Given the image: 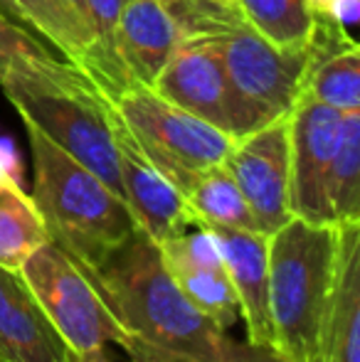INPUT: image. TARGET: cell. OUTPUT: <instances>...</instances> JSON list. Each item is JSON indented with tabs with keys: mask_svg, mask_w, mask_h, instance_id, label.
<instances>
[{
	"mask_svg": "<svg viewBox=\"0 0 360 362\" xmlns=\"http://www.w3.org/2000/svg\"><path fill=\"white\" fill-rule=\"evenodd\" d=\"M338 249V224L291 217L269 237L274 345L289 362H316Z\"/></svg>",
	"mask_w": 360,
	"mask_h": 362,
	"instance_id": "cell-4",
	"label": "cell"
},
{
	"mask_svg": "<svg viewBox=\"0 0 360 362\" xmlns=\"http://www.w3.org/2000/svg\"><path fill=\"white\" fill-rule=\"evenodd\" d=\"M338 126H341V111L306 96H301L289 114V158H291L289 205L294 217L313 224H333L326 182Z\"/></svg>",
	"mask_w": 360,
	"mask_h": 362,
	"instance_id": "cell-10",
	"label": "cell"
},
{
	"mask_svg": "<svg viewBox=\"0 0 360 362\" xmlns=\"http://www.w3.org/2000/svg\"><path fill=\"white\" fill-rule=\"evenodd\" d=\"M0 86L25 124L89 168L124 200L109 101L82 69L72 62L20 64L0 76Z\"/></svg>",
	"mask_w": 360,
	"mask_h": 362,
	"instance_id": "cell-3",
	"label": "cell"
},
{
	"mask_svg": "<svg viewBox=\"0 0 360 362\" xmlns=\"http://www.w3.org/2000/svg\"><path fill=\"white\" fill-rule=\"evenodd\" d=\"M119 345L124 348V353L129 355L131 362H205L200 358H192V355L178 353V350H168V348L144 343V340L131 338V335H126Z\"/></svg>",
	"mask_w": 360,
	"mask_h": 362,
	"instance_id": "cell-24",
	"label": "cell"
},
{
	"mask_svg": "<svg viewBox=\"0 0 360 362\" xmlns=\"http://www.w3.org/2000/svg\"><path fill=\"white\" fill-rule=\"evenodd\" d=\"M326 195L333 224L360 222V111L341 114Z\"/></svg>",
	"mask_w": 360,
	"mask_h": 362,
	"instance_id": "cell-20",
	"label": "cell"
},
{
	"mask_svg": "<svg viewBox=\"0 0 360 362\" xmlns=\"http://www.w3.org/2000/svg\"><path fill=\"white\" fill-rule=\"evenodd\" d=\"M313 15L341 28H353L360 20V0H311Z\"/></svg>",
	"mask_w": 360,
	"mask_h": 362,
	"instance_id": "cell-25",
	"label": "cell"
},
{
	"mask_svg": "<svg viewBox=\"0 0 360 362\" xmlns=\"http://www.w3.org/2000/svg\"><path fill=\"white\" fill-rule=\"evenodd\" d=\"M109 121L111 134H114L121 185H124V200L134 215L136 227L149 234L156 244L178 237L187 227H192V217L182 195L146 156V151L139 146L136 136L129 131V126L124 124L111 101Z\"/></svg>",
	"mask_w": 360,
	"mask_h": 362,
	"instance_id": "cell-11",
	"label": "cell"
},
{
	"mask_svg": "<svg viewBox=\"0 0 360 362\" xmlns=\"http://www.w3.org/2000/svg\"><path fill=\"white\" fill-rule=\"evenodd\" d=\"M67 59L52 54L33 33L10 23L0 13V76L20 64H57Z\"/></svg>",
	"mask_w": 360,
	"mask_h": 362,
	"instance_id": "cell-23",
	"label": "cell"
},
{
	"mask_svg": "<svg viewBox=\"0 0 360 362\" xmlns=\"http://www.w3.org/2000/svg\"><path fill=\"white\" fill-rule=\"evenodd\" d=\"M222 165L237 182L262 234L272 237L294 217L289 205V185H291L289 114L279 116L242 139H235Z\"/></svg>",
	"mask_w": 360,
	"mask_h": 362,
	"instance_id": "cell-9",
	"label": "cell"
},
{
	"mask_svg": "<svg viewBox=\"0 0 360 362\" xmlns=\"http://www.w3.org/2000/svg\"><path fill=\"white\" fill-rule=\"evenodd\" d=\"M158 249L166 269L197 310L225 330L240 318L235 288L210 229L192 224L178 237L158 244Z\"/></svg>",
	"mask_w": 360,
	"mask_h": 362,
	"instance_id": "cell-12",
	"label": "cell"
},
{
	"mask_svg": "<svg viewBox=\"0 0 360 362\" xmlns=\"http://www.w3.org/2000/svg\"><path fill=\"white\" fill-rule=\"evenodd\" d=\"M242 20L279 47L306 45L316 25L311 0H237Z\"/></svg>",
	"mask_w": 360,
	"mask_h": 362,
	"instance_id": "cell-21",
	"label": "cell"
},
{
	"mask_svg": "<svg viewBox=\"0 0 360 362\" xmlns=\"http://www.w3.org/2000/svg\"><path fill=\"white\" fill-rule=\"evenodd\" d=\"M225 362H289L279 353L277 345H267V343H230L227 350V360Z\"/></svg>",
	"mask_w": 360,
	"mask_h": 362,
	"instance_id": "cell-26",
	"label": "cell"
},
{
	"mask_svg": "<svg viewBox=\"0 0 360 362\" xmlns=\"http://www.w3.org/2000/svg\"><path fill=\"white\" fill-rule=\"evenodd\" d=\"M126 3L129 0H87L91 33L96 40V57H99V89L104 94H116L134 84L116 54V20Z\"/></svg>",
	"mask_w": 360,
	"mask_h": 362,
	"instance_id": "cell-22",
	"label": "cell"
},
{
	"mask_svg": "<svg viewBox=\"0 0 360 362\" xmlns=\"http://www.w3.org/2000/svg\"><path fill=\"white\" fill-rule=\"evenodd\" d=\"M0 8L37 30L50 45L59 49L67 62L82 69L99 86L101 76L94 35L62 0H0Z\"/></svg>",
	"mask_w": 360,
	"mask_h": 362,
	"instance_id": "cell-18",
	"label": "cell"
},
{
	"mask_svg": "<svg viewBox=\"0 0 360 362\" xmlns=\"http://www.w3.org/2000/svg\"><path fill=\"white\" fill-rule=\"evenodd\" d=\"M220 37L222 35L185 40L151 89L232 139H242L257 131V124L232 91Z\"/></svg>",
	"mask_w": 360,
	"mask_h": 362,
	"instance_id": "cell-8",
	"label": "cell"
},
{
	"mask_svg": "<svg viewBox=\"0 0 360 362\" xmlns=\"http://www.w3.org/2000/svg\"><path fill=\"white\" fill-rule=\"evenodd\" d=\"M0 360L74 362V353L25 286L20 272H10L3 267H0Z\"/></svg>",
	"mask_w": 360,
	"mask_h": 362,
	"instance_id": "cell-15",
	"label": "cell"
},
{
	"mask_svg": "<svg viewBox=\"0 0 360 362\" xmlns=\"http://www.w3.org/2000/svg\"><path fill=\"white\" fill-rule=\"evenodd\" d=\"M25 134L33 156V200L47 237L84 274H94L139 229L134 215L104 180L35 126L25 124Z\"/></svg>",
	"mask_w": 360,
	"mask_h": 362,
	"instance_id": "cell-2",
	"label": "cell"
},
{
	"mask_svg": "<svg viewBox=\"0 0 360 362\" xmlns=\"http://www.w3.org/2000/svg\"><path fill=\"white\" fill-rule=\"evenodd\" d=\"M74 362H111V358L104 353V348H96L87 353H74Z\"/></svg>",
	"mask_w": 360,
	"mask_h": 362,
	"instance_id": "cell-28",
	"label": "cell"
},
{
	"mask_svg": "<svg viewBox=\"0 0 360 362\" xmlns=\"http://www.w3.org/2000/svg\"><path fill=\"white\" fill-rule=\"evenodd\" d=\"M126 335L205 362H225L230 335L187 300L161 249L136 229L94 274H87Z\"/></svg>",
	"mask_w": 360,
	"mask_h": 362,
	"instance_id": "cell-1",
	"label": "cell"
},
{
	"mask_svg": "<svg viewBox=\"0 0 360 362\" xmlns=\"http://www.w3.org/2000/svg\"><path fill=\"white\" fill-rule=\"evenodd\" d=\"M316 362H360V222L338 224V249Z\"/></svg>",
	"mask_w": 360,
	"mask_h": 362,
	"instance_id": "cell-16",
	"label": "cell"
},
{
	"mask_svg": "<svg viewBox=\"0 0 360 362\" xmlns=\"http://www.w3.org/2000/svg\"><path fill=\"white\" fill-rule=\"evenodd\" d=\"M185 40V28L166 0H129L116 20L121 67L134 84L149 89Z\"/></svg>",
	"mask_w": 360,
	"mask_h": 362,
	"instance_id": "cell-13",
	"label": "cell"
},
{
	"mask_svg": "<svg viewBox=\"0 0 360 362\" xmlns=\"http://www.w3.org/2000/svg\"><path fill=\"white\" fill-rule=\"evenodd\" d=\"M200 227V224H197ZM217 239L250 343L274 345L269 310V237L252 229L207 227Z\"/></svg>",
	"mask_w": 360,
	"mask_h": 362,
	"instance_id": "cell-14",
	"label": "cell"
},
{
	"mask_svg": "<svg viewBox=\"0 0 360 362\" xmlns=\"http://www.w3.org/2000/svg\"><path fill=\"white\" fill-rule=\"evenodd\" d=\"M220 49L232 91L257 129L291 114L313 64L311 37L306 45L279 47L242 20L220 37Z\"/></svg>",
	"mask_w": 360,
	"mask_h": 362,
	"instance_id": "cell-7",
	"label": "cell"
},
{
	"mask_svg": "<svg viewBox=\"0 0 360 362\" xmlns=\"http://www.w3.org/2000/svg\"><path fill=\"white\" fill-rule=\"evenodd\" d=\"M62 3L67 5V8L72 10L74 15H77L79 23H82L84 28H89V30H91V23H89V10H87V0H62ZM91 35H94V33H91ZM94 42H96V40H94ZM99 76H101V74H99Z\"/></svg>",
	"mask_w": 360,
	"mask_h": 362,
	"instance_id": "cell-27",
	"label": "cell"
},
{
	"mask_svg": "<svg viewBox=\"0 0 360 362\" xmlns=\"http://www.w3.org/2000/svg\"><path fill=\"white\" fill-rule=\"evenodd\" d=\"M0 362H3V360H0Z\"/></svg>",
	"mask_w": 360,
	"mask_h": 362,
	"instance_id": "cell-30",
	"label": "cell"
},
{
	"mask_svg": "<svg viewBox=\"0 0 360 362\" xmlns=\"http://www.w3.org/2000/svg\"><path fill=\"white\" fill-rule=\"evenodd\" d=\"M20 276L72 353H87L109 343L119 345L126 338L124 325L82 267L52 239L25 259Z\"/></svg>",
	"mask_w": 360,
	"mask_h": 362,
	"instance_id": "cell-6",
	"label": "cell"
},
{
	"mask_svg": "<svg viewBox=\"0 0 360 362\" xmlns=\"http://www.w3.org/2000/svg\"><path fill=\"white\" fill-rule=\"evenodd\" d=\"M217 3H222V5H237V0H217Z\"/></svg>",
	"mask_w": 360,
	"mask_h": 362,
	"instance_id": "cell-29",
	"label": "cell"
},
{
	"mask_svg": "<svg viewBox=\"0 0 360 362\" xmlns=\"http://www.w3.org/2000/svg\"><path fill=\"white\" fill-rule=\"evenodd\" d=\"M182 200L187 205L192 224L260 232L240 187L222 163L195 173L190 185L182 192Z\"/></svg>",
	"mask_w": 360,
	"mask_h": 362,
	"instance_id": "cell-19",
	"label": "cell"
},
{
	"mask_svg": "<svg viewBox=\"0 0 360 362\" xmlns=\"http://www.w3.org/2000/svg\"><path fill=\"white\" fill-rule=\"evenodd\" d=\"M47 239L33 195L20 182L18 156L10 144H0V267L20 272L25 259Z\"/></svg>",
	"mask_w": 360,
	"mask_h": 362,
	"instance_id": "cell-17",
	"label": "cell"
},
{
	"mask_svg": "<svg viewBox=\"0 0 360 362\" xmlns=\"http://www.w3.org/2000/svg\"><path fill=\"white\" fill-rule=\"evenodd\" d=\"M106 96L146 156L173 182L180 195L195 173L220 165L235 144V139L225 131L187 114L149 86L131 84Z\"/></svg>",
	"mask_w": 360,
	"mask_h": 362,
	"instance_id": "cell-5",
	"label": "cell"
}]
</instances>
